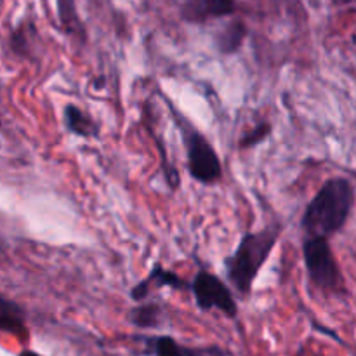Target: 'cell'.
Listing matches in <instances>:
<instances>
[{"instance_id":"obj_1","label":"cell","mask_w":356,"mask_h":356,"mask_svg":"<svg viewBox=\"0 0 356 356\" xmlns=\"http://www.w3.org/2000/svg\"><path fill=\"white\" fill-rule=\"evenodd\" d=\"M356 204V190L348 177L336 176L323 181L301 218L305 236L332 238L348 225Z\"/></svg>"},{"instance_id":"obj_2","label":"cell","mask_w":356,"mask_h":356,"mask_svg":"<svg viewBox=\"0 0 356 356\" xmlns=\"http://www.w3.org/2000/svg\"><path fill=\"white\" fill-rule=\"evenodd\" d=\"M282 236V225L271 222L257 232L243 233L232 256L225 257L222 266L228 284L240 298H249L261 270L273 254Z\"/></svg>"},{"instance_id":"obj_3","label":"cell","mask_w":356,"mask_h":356,"mask_svg":"<svg viewBox=\"0 0 356 356\" xmlns=\"http://www.w3.org/2000/svg\"><path fill=\"white\" fill-rule=\"evenodd\" d=\"M169 106L183 138L184 149H186V169L191 179L204 186L219 183L222 177V163L212 143L183 113H179L176 106L170 103Z\"/></svg>"},{"instance_id":"obj_4","label":"cell","mask_w":356,"mask_h":356,"mask_svg":"<svg viewBox=\"0 0 356 356\" xmlns=\"http://www.w3.org/2000/svg\"><path fill=\"white\" fill-rule=\"evenodd\" d=\"M302 259H305L308 280L318 291L339 294L344 291V277L337 263L329 238L305 236L302 240Z\"/></svg>"},{"instance_id":"obj_5","label":"cell","mask_w":356,"mask_h":356,"mask_svg":"<svg viewBox=\"0 0 356 356\" xmlns=\"http://www.w3.org/2000/svg\"><path fill=\"white\" fill-rule=\"evenodd\" d=\"M190 291L200 312H221L228 318L238 316L235 292L221 277L212 271L200 268L191 280Z\"/></svg>"},{"instance_id":"obj_6","label":"cell","mask_w":356,"mask_h":356,"mask_svg":"<svg viewBox=\"0 0 356 356\" xmlns=\"http://www.w3.org/2000/svg\"><path fill=\"white\" fill-rule=\"evenodd\" d=\"M190 287L191 282H186L181 275H177L176 271L167 270L162 264L156 263L153 264L152 270L148 271V275L131 289L129 296H131L132 301L139 305V302L148 301L152 292L156 291V289H172V291L184 292L190 291Z\"/></svg>"},{"instance_id":"obj_7","label":"cell","mask_w":356,"mask_h":356,"mask_svg":"<svg viewBox=\"0 0 356 356\" xmlns=\"http://www.w3.org/2000/svg\"><path fill=\"white\" fill-rule=\"evenodd\" d=\"M145 344V355L149 356H229L218 344L211 346H184L170 336L138 337Z\"/></svg>"},{"instance_id":"obj_8","label":"cell","mask_w":356,"mask_h":356,"mask_svg":"<svg viewBox=\"0 0 356 356\" xmlns=\"http://www.w3.org/2000/svg\"><path fill=\"white\" fill-rule=\"evenodd\" d=\"M235 10V0H186L181 7V16L188 23H204L207 19L232 16Z\"/></svg>"},{"instance_id":"obj_9","label":"cell","mask_w":356,"mask_h":356,"mask_svg":"<svg viewBox=\"0 0 356 356\" xmlns=\"http://www.w3.org/2000/svg\"><path fill=\"white\" fill-rule=\"evenodd\" d=\"M63 122H65L66 131L76 138L96 139L99 136V125L94 122V118L73 103H68L63 110Z\"/></svg>"},{"instance_id":"obj_10","label":"cell","mask_w":356,"mask_h":356,"mask_svg":"<svg viewBox=\"0 0 356 356\" xmlns=\"http://www.w3.org/2000/svg\"><path fill=\"white\" fill-rule=\"evenodd\" d=\"M127 320L131 325L141 330H153L162 327L165 320V308L162 302L156 301H145L136 305L134 308L129 309Z\"/></svg>"},{"instance_id":"obj_11","label":"cell","mask_w":356,"mask_h":356,"mask_svg":"<svg viewBox=\"0 0 356 356\" xmlns=\"http://www.w3.org/2000/svg\"><path fill=\"white\" fill-rule=\"evenodd\" d=\"M247 37V26L242 21H232L214 35V47L219 54L232 56L242 49Z\"/></svg>"},{"instance_id":"obj_12","label":"cell","mask_w":356,"mask_h":356,"mask_svg":"<svg viewBox=\"0 0 356 356\" xmlns=\"http://www.w3.org/2000/svg\"><path fill=\"white\" fill-rule=\"evenodd\" d=\"M0 329L6 334H26V309L16 301L2 298L0 301Z\"/></svg>"},{"instance_id":"obj_13","label":"cell","mask_w":356,"mask_h":356,"mask_svg":"<svg viewBox=\"0 0 356 356\" xmlns=\"http://www.w3.org/2000/svg\"><path fill=\"white\" fill-rule=\"evenodd\" d=\"M271 134V124L270 122H259L256 127L250 129L249 132L243 134V138L240 139L238 146L242 149H250V148H256L259 146L261 143L266 141Z\"/></svg>"},{"instance_id":"obj_14","label":"cell","mask_w":356,"mask_h":356,"mask_svg":"<svg viewBox=\"0 0 356 356\" xmlns=\"http://www.w3.org/2000/svg\"><path fill=\"white\" fill-rule=\"evenodd\" d=\"M58 16L63 26L70 33H73V31L80 28V21L75 9V0H58Z\"/></svg>"},{"instance_id":"obj_15","label":"cell","mask_w":356,"mask_h":356,"mask_svg":"<svg viewBox=\"0 0 356 356\" xmlns=\"http://www.w3.org/2000/svg\"><path fill=\"white\" fill-rule=\"evenodd\" d=\"M17 356H40L38 353H35V351H30V350H24V351H21L19 355Z\"/></svg>"},{"instance_id":"obj_16","label":"cell","mask_w":356,"mask_h":356,"mask_svg":"<svg viewBox=\"0 0 356 356\" xmlns=\"http://www.w3.org/2000/svg\"><path fill=\"white\" fill-rule=\"evenodd\" d=\"M353 44H356V31H355V35H353Z\"/></svg>"}]
</instances>
